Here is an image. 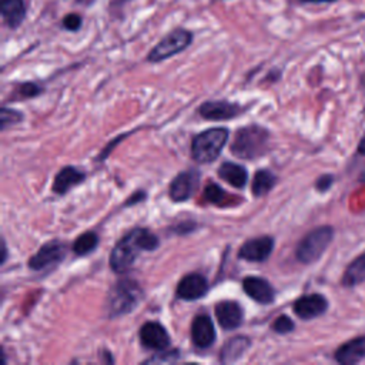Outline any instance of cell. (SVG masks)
Here are the masks:
<instances>
[{
  "instance_id": "6da1fadb",
  "label": "cell",
  "mask_w": 365,
  "mask_h": 365,
  "mask_svg": "<svg viewBox=\"0 0 365 365\" xmlns=\"http://www.w3.org/2000/svg\"><path fill=\"white\" fill-rule=\"evenodd\" d=\"M158 238L150 230L134 228L124 235L110 254V267L115 272L127 271L141 251H153L158 247Z\"/></svg>"
},
{
  "instance_id": "7a4b0ae2",
  "label": "cell",
  "mask_w": 365,
  "mask_h": 365,
  "mask_svg": "<svg viewBox=\"0 0 365 365\" xmlns=\"http://www.w3.org/2000/svg\"><path fill=\"white\" fill-rule=\"evenodd\" d=\"M268 148V131L259 125H247L237 131L231 144V153L244 160H254L265 154Z\"/></svg>"
},
{
  "instance_id": "3957f363",
  "label": "cell",
  "mask_w": 365,
  "mask_h": 365,
  "mask_svg": "<svg viewBox=\"0 0 365 365\" xmlns=\"http://www.w3.org/2000/svg\"><path fill=\"white\" fill-rule=\"evenodd\" d=\"M228 140L227 128H210L194 137L191 154L198 163H212Z\"/></svg>"
},
{
  "instance_id": "277c9868",
  "label": "cell",
  "mask_w": 365,
  "mask_h": 365,
  "mask_svg": "<svg viewBox=\"0 0 365 365\" xmlns=\"http://www.w3.org/2000/svg\"><path fill=\"white\" fill-rule=\"evenodd\" d=\"M143 299V291L135 281L121 279L118 281L108 295V312L110 317H118L133 311Z\"/></svg>"
},
{
  "instance_id": "5b68a950",
  "label": "cell",
  "mask_w": 365,
  "mask_h": 365,
  "mask_svg": "<svg viewBox=\"0 0 365 365\" xmlns=\"http://www.w3.org/2000/svg\"><path fill=\"white\" fill-rule=\"evenodd\" d=\"M334 238V228L324 225L309 231L297 245L295 255L302 264H312L325 252Z\"/></svg>"
},
{
  "instance_id": "8992f818",
  "label": "cell",
  "mask_w": 365,
  "mask_h": 365,
  "mask_svg": "<svg viewBox=\"0 0 365 365\" xmlns=\"http://www.w3.org/2000/svg\"><path fill=\"white\" fill-rule=\"evenodd\" d=\"M192 33L187 29L177 27L165 34L148 53L147 60L150 63H160L181 51H184L192 43Z\"/></svg>"
},
{
  "instance_id": "52a82bcc",
  "label": "cell",
  "mask_w": 365,
  "mask_h": 365,
  "mask_svg": "<svg viewBox=\"0 0 365 365\" xmlns=\"http://www.w3.org/2000/svg\"><path fill=\"white\" fill-rule=\"evenodd\" d=\"M66 245L57 240L44 244L37 254L29 259V267L34 271H41L48 267L57 265L66 257Z\"/></svg>"
},
{
  "instance_id": "ba28073f",
  "label": "cell",
  "mask_w": 365,
  "mask_h": 365,
  "mask_svg": "<svg viewBox=\"0 0 365 365\" xmlns=\"http://www.w3.org/2000/svg\"><path fill=\"white\" fill-rule=\"evenodd\" d=\"M200 182V173L188 170L180 173L170 184V197L173 201H187L197 190Z\"/></svg>"
},
{
  "instance_id": "9c48e42d",
  "label": "cell",
  "mask_w": 365,
  "mask_h": 365,
  "mask_svg": "<svg viewBox=\"0 0 365 365\" xmlns=\"http://www.w3.org/2000/svg\"><path fill=\"white\" fill-rule=\"evenodd\" d=\"M272 250H274V240L268 235H264V237L245 241L238 251V257L241 259L251 261V262H262L271 255Z\"/></svg>"
},
{
  "instance_id": "30bf717a",
  "label": "cell",
  "mask_w": 365,
  "mask_h": 365,
  "mask_svg": "<svg viewBox=\"0 0 365 365\" xmlns=\"http://www.w3.org/2000/svg\"><path fill=\"white\" fill-rule=\"evenodd\" d=\"M140 341L148 349L163 351L170 345V335L161 324L150 321L140 328Z\"/></svg>"
},
{
  "instance_id": "8fae6325",
  "label": "cell",
  "mask_w": 365,
  "mask_h": 365,
  "mask_svg": "<svg viewBox=\"0 0 365 365\" xmlns=\"http://www.w3.org/2000/svg\"><path fill=\"white\" fill-rule=\"evenodd\" d=\"M328 308V301L321 294L304 295L294 304V312L301 319H312L322 315Z\"/></svg>"
},
{
  "instance_id": "7c38bea8",
  "label": "cell",
  "mask_w": 365,
  "mask_h": 365,
  "mask_svg": "<svg viewBox=\"0 0 365 365\" xmlns=\"http://www.w3.org/2000/svg\"><path fill=\"white\" fill-rule=\"evenodd\" d=\"M208 291V282L201 274H188L177 285V297L185 301H194L204 297Z\"/></svg>"
},
{
  "instance_id": "4fadbf2b",
  "label": "cell",
  "mask_w": 365,
  "mask_h": 365,
  "mask_svg": "<svg viewBox=\"0 0 365 365\" xmlns=\"http://www.w3.org/2000/svg\"><path fill=\"white\" fill-rule=\"evenodd\" d=\"M335 361L342 365L358 364L365 359V335L356 336L354 339L342 344L334 355Z\"/></svg>"
},
{
  "instance_id": "5bb4252c",
  "label": "cell",
  "mask_w": 365,
  "mask_h": 365,
  "mask_svg": "<svg viewBox=\"0 0 365 365\" xmlns=\"http://www.w3.org/2000/svg\"><path fill=\"white\" fill-rule=\"evenodd\" d=\"M191 339L198 348H208L215 341V328L208 315H198L191 324Z\"/></svg>"
},
{
  "instance_id": "9a60e30c",
  "label": "cell",
  "mask_w": 365,
  "mask_h": 365,
  "mask_svg": "<svg viewBox=\"0 0 365 365\" xmlns=\"http://www.w3.org/2000/svg\"><path fill=\"white\" fill-rule=\"evenodd\" d=\"M215 315L218 324L224 329H235L242 324L244 312L240 304L234 301H222L215 305Z\"/></svg>"
},
{
  "instance_id": "2e32d148",
  "label": "cell",
  "mask_w": 365,
  "mask_h": 365,
  "mask_svg": "<svg viewBox=\"0 0 365 365\" xmlns=\"http://www.w3.org/2000/svg\"><path fill=\"white\" fill-rule=\"evenodd\" d=\"M244 292L259 304H269L274 301V288L271 284L259 277H247L242 281Z\"/></svg>"
},
{
  "instance_id": "e0dca14e",
  "label": "cell",
  "mask_w": 365,
  "mask_h": 365,
  "mask_svg": "<svg viewBox=\"0 0 365 365\" xmlns=\"http://www.w3.org/2000/svg\"><path fill=\"white\" fill-rule=\"evenodd\" d=\"M240 106L227 101H207L198 108V113L207 120H228L240 113Z\"/></svg>"
},
{
  "instance_id": "ac0fdd59",
  "label": "cell",
  "mask_w": 365,
  "mask_h": 365,
  "mask_svg": "<svg viewBox=\"0 0 365 365\" xmlns=\"http://www.w3.org/2000/svg\"><path fill=\"white\" fill-rule=\"evenodd\" d=\"M0 13L9 29H19L26 19L24 0H0Z\"/></svg>"
},
{
  "instance_id": "d6986e66",
  "label": "cell",
  "mask_w": 365,
  "mask_h": 365,
  "mask_svg": "<svg viewBox=\"0 0 365 365\" xmlns=\"http://www.w3.org/2000/svg\"><path fill=\"white\" fill-rule=\"evenodd\" d=\"M84 173L74 168V167H64L61 168L57 175L54 177V182H53V191L63 195L66 194L70 188H73L74 185L80 184L84 180Z\"/></svg>"
},
{
  "instance_id": "ffe728a7",
  "label": "cell",
  "mask_w": 365,
  "mask_h": 365,
  "mask_svg": "<svg viewBox=\"0 0 365 365\" xmlns=\"http://www.w3.org/2000/svg\"><path fill=\"white\" fill-rule=\"evenodd\" d=\"M220 177L235 188H242L248 181L247 170L235 163H224L218 170Z\"/></svg>"
},
{
  "instance_id": "44dd1931",
  "label": "cell",
  "mask_w": 365,
  "mask_h": 365,
  "mask_svg": "<svg viewBox=\"0 0 365 365\" xmlns=\"http://www.w3.org/2000/svg\"><path fill=\"white\" fill-rule=\"evenodd\" d=\"M365 282V252L356 257L345 269L342 275V284L345 287H355Z\"/></svg>"
},
{
  "instance_id": "7402d4cb",
  "label": "cell",
  "mask_w": 365,
  "mask_h": 365,
  "mask_svg": "<svg viewBox=\"0 0 365 365\" xmlns=\"http://www.w3.org/2000/svg\"><path fill=\"white\" fill-rule=\"evenodd\" d=\"M250 346V339L247 336H234L221 349V362L237 361L245 349Z\"/></svg>"
},
{
  "instance_id": "603a6c76",
  "label": "cell",
  "mask_w": 365,
  "mask_h": 365,
  "mask_svg": "<svg viewBox=\"0 0 365 365\" xmlns=\"http://www.w3.org/2000/svg\"><path fill=\"white\" fill-rule=\"evenodd\" d=\"M275 175L268 170H258L252 178V192L255 197L265 195L275 185Z\"/></svg>"
},
{
  "instance_id": "cb8c5ba5",
  "label": "cell",
  "mask_w": 365,
  "mask_h": 365,
  "mask_svg": "<svg viewBox=\"0 0 365 365\" xmlns=\"http://www.w3.org/2000/svg\"><path fill=\"white\" fill-rule=\"evenodd\" d=\"M98 244V237L96 232L93 231H87L84 234H81L73 244V251L77 255H86L88 252H91Z\"/></svg>"
},
{
  "instance_id": "d4e9b609",
  "label": "cell",
  "mask_w": 365,
  "mask_h": 365,
  "mask_svg": "<svg viewBox=\"0 0 365 365\" xmlns=\"http://www.w3.org/2000/svg\"><path fill=\"white\" fill-rule=\"evenodd\" d=\"M225 198V191L217 184H208L204 190V200L211 204H221Z\"/></svg>"
},
{
  "instance_id": "484cf974",
  "label": "cell",
  "mask_w": 365,
  "mask_h": 365,
  "mask_svg": "<svg viewBox=\"0 0 365 365\" xmlns=\"http://www.w3.org/2000/svg\"><path fill=\"white\" fill-rule=\"evenodd\" d=\"M81 24H83V19H81V16L80 14H77V13H68V14H66L64 17H63V20H61V27L64 29V30H67V31H78L80 30V27H81Z\"/></svg>"
},
{
  "instance_id": "4316f807",
  "label": "cell",
  "mask_w": 365,
  "mask_h": 365,
  "mask_svg": "<svg viewBox=\"0 0 365 365\" xmlns=\"http://www.w3.org/2000/svg\"><path fill=\"white\" fill-rule=\"evenodd\" d=\"M294 322L291 318H288L287 315H281L275 319V322L272 324V329L277 332V334H288L294 329Z\"/></svg>"
},
{
  "instance_id": "83f0119b",
  "label": "cell",
  "mask_w": 365,
  "mask_h": 365,
  "mask_svg": "<svg viewBox=\"0 0 365 365\" xmlns=\"http://www.w3.org/2000/svg\"><path fill=\"white\" fill-rule=\"evenodd\" d=\"M21 114L16 110H10L7 107H3L1 108V128H6L7 125H11V124H16L21 120Z\"/></svg>"
},
{
  "instance_id": "f1b7e54d",
  "label": "cell",
  "mask_w": 365,
  "mask_h": 365,
  "mask_svg": "<svg viewBox=\"0 0 365 365\" xmlns=\"http://www.w3.org/2000/svg\"><path fill=\"white\" fill-rule=\"evenodd\" d=\"M19 91L23 97H33V96H37L41 91V88L34 83H24L20 86Z\"/></svg>"
},
{
  "instance_id": "f546056e",
  "label": "cell",
  "mask_w": 365,
  "mask_h": 365,
  "mask_svg": "<svg viewBox=\"0 0 365 365\" xmlns=\"http://www.w3.org/2000/svg\"><path fill=\"white\" fill-rule=\"evenodd\" d=\"M332 182H334V177L329 175V174H325V175H322V177H319V178L317 180L315 187H317L318 191L324 192V191H327V190L332 185Z\"/></svg>"
},
{
  "instance_id": "4dcf8cb0",
  "label": "cell",
  "mask_w": 365,
  "mask_h": 365,
  "mask_svg": "<svg viewBox=\"0 0 365 365\" xmlns=\"http://www.w3.org/2000/svg\"><path fill=\"white\" fill-rule=\"evenodd\" d=\"M358 153L362 154V155H365V134H364V137L361 138V141H359V144H358Z\"/></svg>"
},
{
  "instance_id": "1f68e13d",
  "label": "cell",
  "mask_w": 365,
  "mask_h": 365,
  "mask_svg": "<svg viewBox=\"0 0 365 365\" xmlns=\"http://www.w3.org/2000/svg\"><path fill=\"white\" fill-rule=\"evenodd\" d=\"M299 3H332L336 0H298Z\"/></svg>"
},
{
  "instance_id": "d6a6232c",
  "label": "cell",
  "mask_w": 365,
  "mask_h": 365,
  "mask_svg": "<svg viewBox=\"0 0 365 365\" xmlns=\"http://www.w3.org/2000/svg\"><path fill=\"white\" fill-rule=\"evenodd\" d=\"M361 180H362V181H365V170H364V173H362V177H361Z\"/></svg>"
},
{
  "instance_id": "836d02e7",
  "label": "cell",
  "mask_w": 365,
  "mask_h": 365,
  "mask_svg": "<svg viewBox=\"0 0 365 365\" xmlns=\"http://www.w3.org/2000/svg\"><path fill=\"white\" fill-rule=\"evenodd\" d=\"M121 3H125V1H130V0H120Z\"/></svg>"
}]
</instances>
